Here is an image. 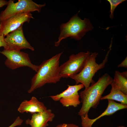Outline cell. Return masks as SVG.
<instances>
[{"label":"cell","mask_w":127,"mask_h":127,"mask_svg":"<svg viewBox=\"0 0 127 127\" xmlns=\"http://www.w3.org/2000/svg\"><path fill=\"white\" fill-rule=\"evenodd\" d=\"M63 52L43 61L39 65L36 73L31 80L28 91L30 93L47 83H56L61 78L60 75V59Z\"/></svg>","instance_id":"1"},{"label":"cell","mask_w":127,"mask_h":127,"mask_svg":"<svg viewBox=\"0 0 127 127\" xmlns=\"http://www.w3.org/2000/svg\"><path fill=\"white\" fill-rule=\"evenodd\" d=\"M113 81V78L106 73L99 78L97 82L81 91L79 95L82 105L78 115L80 116H84L88 114L91 108H96L104 91Z\"/></svg>","instance_id":"2"},{"label":"cell","mask_w":127,"mask_h":127,"mask_svg":"<svg viewBox=\"0 0 127 127\" xmlns=\"http://www.w3.org/2000/svg\"><path fill=\"white\" fill-rule=\"evenodd\" d=\"M93 27L90 20L84 18L82 20L76 14L71 18L66 23L60 25V34L58 40L55 42L54 45L58 47L63 40L70 37L71 39L79 40L87 32L92 30Z\"/></svg>","instance_id":"3"},{"label":"cell","mask_w":127,"mask_h":127,"mask_svg":"<svg viewBox=\"0 0 127 127\" xmlns=\"http://www.w3.org/2000/svg\"><path fill=\"white\" fill-rule=\"evenodd\" d=\"M111 46V44L110 49L106 54L104 59L102 63L99 64L96 62V58L98 53L96 52H91L80 72L70 77L75 81L76 84L81 83L86 89L89 87L91 84L95 82L93 79V77L98 70L105 67V64L108 61Z\"/></svg>","instance_id":"4"},{"label":"cell","mask_w":127,"mask_h":127,"mask_svg":"<svg viewBox=\"0 0 127 127\" xmlns=\"http://www.w3.org/2000/svg\"><path fill=\"white\" fill-rule=\"evenodd\" d=\"M46 5L37 4L32 0H18L16 3L10 0L6 8L0 13V22L17 14L35 11L40 12Z\"/></svg>","instance_id":"5"},{"label":"cell","mask_w":127,"mask_h":127,"mask_svg":"<svg viewBox=\"0 0 127 127\" xmlns=\"http://www.w3.org/2000/svg\"><path fill=\"white\" fill-rule=\"evenodd\" d=\"M91 52H81L75 55L72 54L69 60L60 66L61 77L70 78L79 73L83 67Z\"/></svg>","instance_id":"6"},{"label":"cell","mask_w":127,"mask_h":127,"mask_svg":"<svg viewBox=\"0 0 127 127\" xmlns=\"http://www.w3.org/2000/svg\"><path fill=\"white\" fill-rule=\"evenodd\" d=\"M0 53L7 58L5 65L9 68L14 69L20 67H28L37 72L39 66L32 64L28 53L20 50L4 49Z\"/></svg>","instance_id":"7"},{"label":"cell","mask_w":127,"mask_h":127,"mask_svg":"<svg viewBox=\"0 0 127 127\" xmlns=\"http://www.w3.org/2000/svg\"><path fill=\"white\" fill-rule=\"evenodd\" d=\"M67 85L68 88L61 93L49 97L54 101H59L63 107H68L71 106L76 107L81 103L78 92L83 88L84 86L82 84Z\"/></svg>","instance_id":"8"},{"label":"cell","mask_w":127,"mask_h":127,"mask_svg":"<svg viewBox=\"0 0 127 127\" xmlns=\"http://www.w3.org/2000/svg\"><path fill=\"white\" fill-rule=\"evenodd\" d=\"M33 17L30 12L17 14L0 22V35L4 36L25 22L29 23Z\"/></svg>","instance_id":"9"},{"label":"cell","mask_w":127,"mask_h":127,"mask_svg":"<svg viewBox=\"0 0 127 127\" xmlns=\"http://www.w3.org/2000/svg\"><path fill=\"white\" fill-rule=\"evenodd\" d=\"M23 25L16 29L8 34L4 38L7 48L6 49L20 50L22 49H29L34 50L26 40L23 31Z\"/></svg>","instance_id":"10"},{"label":"cell","mask_w":127,"mask_h":127,"mask_svg":"<svg viewBox=\"0 0 127 127\" xmlns=\"http://www.w3.org/2000/svg\"><path fill=\"white\" fill-rule=\"evenodd\" d=\"M108 103L107 107L101 114L94 119H90L88 114L84 116H81V125L82 127H92L94 123L100 118L105 116L112 115L119 110L127 108V105L116 103L114 100H108Z\"/></svg>","instance_id":"11"},{"label":"cell","mask_w":127,"mask_h":127,"mask_svg":"<svg viewBox=\"0 0 127 127\" xmlns=\"http://www.w3.org/2000/svg\"><path fill=\"white\" fill-rule=\"evenodd\" d=\"M32 114L31 119H28L25 121L26 124L31 127H47L48 122H52L55 117L54 114L50 109Z\"/></svg>","instance_id":"12"},{"label":"cell","mask_w":127,"mask_h":127,"mask_svg":"<svg viewBox=\"0 0 127 127\" xmlns=\"http://www.w3.org/2000/svg\"><path fill=\"white\" fill-rule=\"evenodd\" d=\"M47 109L43 103L32 96L29 100H25L22 101L18 107V111L22 113L26 112L33 114L43 112Z\"/></svg>","instance_id":"13"},{"label":"cell","mask_w":127,"mask_h":127,"mask_svg":"<svg viewBox=\"0 0 127 127\" xmlns=\"http://www.w3.org/2000/svg\"><path fill=\"white\" fill-rule=\"evenodd\" d=\"M111 85V87L110 93L102 96L100 100L107 99L115 100L120 102L123 104L127 105V95L123 92L114 81Z\"/></svg>","instance_id":"14"},{"label":"cell","mask_w":127,"mask_h":127,"mask_svg":"<svg viewBox=\"0 0 127 127\" xmlns=\"http://www.w3.org/2000/svg\"><path fill=\"white\" fill-rule=\"evenodd\" d=\"M113 79V81L119 87L121 91L127 95V71L120 72L116 71Z\"/></svg>","instance_id":"15"},{"label":"cell","mask_w":127,"mask_h":127,"mask_svg":"<svg viewBox=\"0 0 127 127\" xmlns=\"http://www.w3.org/2000/svg\"><path fill=\"white\" fill-rule=\"evenodd\" d=\"M110 5L111 8L109 12H111L110 15V18L112 19L114 17L113 12L116 8L122 2L126 1L125 0H107Z\"/></svg>","instance_id":"16"},{"label":"cell","mask_w":127,"mask_h":127,"mask_svg":"<svg viewBox=\"0 0 127 127\" xmlns=\"http://www.w3.org/2000/svg\"><path fill=\"white\" fill-rule=\"evenodd\" d=\"M23 122V120L20 117H17L14 122L8 127H15L16 126L21 125Z\"/></svg>","instance_id":"17"},{"label":"cell","mask_w":127,"mask_h":127,"mask_svg":"<svg viewBox=\"0 0 127 127\" xmlns=\"http://www.w3.org/2000/svg\"><path fill=\"white\" fill-rule=\"evenodd\" d=\"M55 127H79L73 123H63L59 124Z\"/></svg>","instance_id":"18"},{"label":"cell","mask_w":127,"mask_h":127,"mask_svg":"<svg viewBox=\"0 0 127 127\" xmlns=\"http://www.w3.org/2000/svg\"><path fill=\"white\" fill-rule=\"evenodd\" d=\"M4 36L3 35H0V47H3L4 49H7V46L4 40Z\"/></svg>","instance_id":"19"},{"label":"cell","mask_w":127,"mask_h":127,"mask_svg":"<svg viewBox=\"0 0 127 127\" xmlns=\"http://www.w3.org/2000/svg\"><path fill=\"white\" fill-rule=\"evenodd\" d=\"M118 67H123L127 68V56L122 62L118 66Z\"/></svg>","instance_id":"20"},{"label":"cell","mask_w":127,"mask_h":127,"mask_svg":"<svg viewBox=\"0 0 127 127\" xmlns=\"http://www.w3.org/2000/svg\"><path fill=\"white\" fill-rule=\"evenodd\" d=\"M8 1L5 0H0V8L3 6L7 5Z\"/></svg>","instance_id":"21"},{"label":"cell","mask_w":127,"mask_h":127,"mask_svg":"<svg viewBox=\"0 0 127 127\" xmlns=\"http://www.w3.org/2000/svg\"><path fill=\"white\" fill-rule=\"evenodd\" d=\"M117 127H125V126H118Z\"/></svg>","instance_id":"22"}]
</instances>
